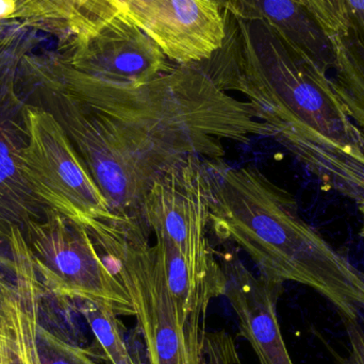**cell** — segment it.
I'll use <instances>...</instances> for the list:
<instances>
[{
  "label": "cell",
  "mask_w": 364,
  "mask_h": 364,
  "mask_svg": "<svg viewBox=\"0 0 364 364\" xmlns=\"http://www.w3.org/2000/svg\"><path fill=\"white\" fill-rule=\"evenodd\" d=\"M0 364H6V363H4V361H2L1 359H0Z\"/></svg>",
  "instance_id": "25"
},
{
  "label": "cell",
  "mask_w": 364,
  "mask_h": 364,
  "mask_svg": "<svg viewBox=\"0 0 364 364\" xmlns=\"http://www.w3.org/2000/svg\"><path fill=\"white\" fill-rule=\"evenodd\" d=\"M55 51L77 72L122 87L146 85L176 66L121 12L105 19L87 36L60 44Z\"/></svg>",
  "instance_id": "8"
},
{
  "label": "cell",
  "mask_w": 364,
  "mask_h": 364,
  "mask_svg": "<svg viewBox=\"0 0 364 364\" xmlns=\"http://www.w3.org/2000/svg\"><path fill=\"white\" fill-rule=\"evenodd\" d=\"M331 38L350 36L346 0H299Z\"/></svg>",
  "instance_id": "18"
},
{
  "label": "cell",
  "mask_w": 364,
  "mask_h": 364,
  "mask_svg": "<svg viewBox=\"0 0 364 364\" xmlns=\"http://www.w3.org/2000/svg\"><path fill=\"white\" fill-rule=\"evenodd\" d=\"M203 364H241L235 340L226 331L208 333Z\"/></svg>",
  "instance_id": "19"
},
{
  "label": "cell",
  "mask_w": 364,
  "mask_h": 364,
  "mask_svg": "<svg viewBox=\"0 0 364 364\" xmlns=\"http://www.w3.org/2000/svg\"><path fill=\"white\" fill-rule=\"evenodd\" d=\"M15 263L10 237L0 232V289L14 282Z\"/></svg>",
  "instance_id": "23"
},
{
  "label": "cell",
  "mask_w": 364,
  "mask_h": 364,
  "mask_svg": "<svg viewBox=\"0 0 364 364\" xmlns=\"http://www.w3.org/2000/svg\"><path fill=\"white\" fill-rule=\"evenodd\" d=\"M12 284L0 289V359L6 364H14V342L4 308V295Z\"/></svg>",
  "instance_id": "21"
},
{
  "label": "cell",
  "mask_w": 364,
  "mask_h": 364,
  "mask_svg": "<svg viewBox=\"0 0 364 364\" xmlns=\"http://www.w3.org/2000/svg\"><path fill=\"white\" fill-rule=\"evenodd\" d=\"M74 6L85 23L111 8L121 12L176 64L208 61L226 36L224 15L213 0H74Z\"/></svg>",
  "instance_id": "7"
},
{
  "label": "cell",
  "mask_w": 364,
  "mask_h": 364,
  "mask_svg": "<svg viewBox=\"0 0 364 364\" xmlns=\"http://www.w3.org/2000/svg\"><path fill=\"white\" fill-rule=\"evenodd\" d=\"M19 80L59 122L117 218L141 222L151 186L188 158L222 159L224 141L269 138L250 102L230 95L205 62L122 87L77 72L55 50L31 51Z\"/></svg>",
  "instance_id": "1"
},
{
  "label": "cell",
  "mask_w": 364,
  "mask_h": 364,
  "mask_svg": "<svg viewBox=\"0 0 364 364\" xmlns=\"http://www.w3.org/2000/svg\"><path fill=\"white\" fill-rule=\"evenodd\" d=\"M25 106L17 93L0 97V232L8 235L13 227L23 231L46 209L21 172V151L27 139Z\"/></svg>",
  "instance_id": "11"
},
{
  "label": "cell",
  "mask_w": 364,
  "mask_h": 364,
  "mask_svg": "<svg viewBox=\"0 0 364 364\" xmlns=\"http://www.w3.org/2000/svg\"><path fill=\"white\" fill-rule=\"evenodd\" d=\"M350 17V38L364 53V0H346Z\"/></svg>",
  "instance_id": "22"
},
{
  "label": "cell",
  "mask_w": 364,
  "mask_h": 364,
  "mask_svg": "<svg viewBox=\"0 0 364 364\" xmlns=\"http://www.w3.org/2000/svg\"><path fill=\"white\" fill-rule=\"evenodd\" d=\"M141 222L193 259L216 256L208 240L209 201L203 159L190 157L158 179L145 197Z\"/></svg>",
  "instance_id": "9"
},
{
  "label": "cell",
  "mask_w": 364,
  "mask_h": 364,
  "mask_svg": "<svg viewBox=\"0 0 364 364\" xmlns=\"http://www.w3.org/2000/svg\"><path fill=\"white\" fill-rule=\"evenodd\" d=\"M216 256L226 276L228 299L237 318L240 335L250 344L260 364H294L278 322L282 282L256 276L240 258L237 247L222 243Z\"/></svg>",
  "instance_id": "10"
},
{
  "label": "cell",
  "mask_w": 364,
  "mask_h": 364,
  "mask_svg": "<svg viewBox=\"0 0 364 364\" xmlns=\"http://www.w3.org/2000/svg\"><path fill=\"white\" fill-rule=\"evenodd\" d=\"M1 25H2V23H0V28H1Z\"/></svg>",
  "instance_id": "26"
},
{
  "label": "cell",
  "mask_w": 364,
  "mask_h": 364,
  "mask_svg": "<svg viewBox=\"0 0 364 364\" xmlns=\"http://www.w3.org/2000/svg\"><path fill=\"white\" fill-rule=\"evenodd\" d=\"M11 21L57 38L79 32L74 0H9Z\"/></svg>",
  "instance_id": "15"
},
{
  "label": "cell",
  "mask_w": 364,
  "mask_h": 364,
  "mask_svg": "<svg viewBox=\"0 0 364 364\" xmlns=\"http://www.w3.org/2000/svg\"><path fill=\"white\" fill-rule=\"evenodd\" d=\"M223 15L222 48L205 61L214 78L243 94L269 138L324 188L364 205V143L328 70L297 55L265 23Z\"/></svg>",
  "instance_id": "2"
},
{
  "label": "cell",
  "mask_w": 364,
  "mask_h": 364,
  "mask_svg": "<svg viewBox=\"0 0 364 364\" xmlns=\"http://www.w3.org/2000/svg\"><path fill=\"white\" fill-rule=\"evenodd\" d=\"M38 348L42 364H98L89 350L60 339L38 325Z\"/></svg>",
  "instance_id": "17"
},
{
  "label": "cell",
  "mask_w": 364,
  "mask_h": 364,
  "mask_svg": "<svg viewBox=\"0 0 364 364\" xmlns=\"http://www.w3.org/2000/svg\"><path fill=\"white\" fill-rule=\"evenodd\" d=\"M40 295L34 280L23 279L6 296L4 307L14 342V364H42L38 348Z\"/></svg>",
  "instance_id": "13"
},
{
  "label": "cell",
  "mask_w": 364,
  "mask_h": 364,
  "mask_svg": "<svg viewBox=\"0 0 364 364\" xmlns=\"http://www.w3.org/2000/svg\"><path fill=\"white\" fill-rule=\"evenodd\" d=\"M224 12L269 26L293 51L329 70L333 45L309 11L296 0H213Z\"/></svg>",
  "instance_id": "12"
},
{
  "label": "cell",
  "mask_w": 364,
  "mask_h": 364,
  "mask_svg": "<svg viewBox=\"0 0 364 364\" xmlns=\"http://www.w3.org/2000/svg\"><path fill=\"white\" fill-rule=\"evenodd\" d=\"M134 307L149 364H203L207 325H181L168 288L164 246L140 220L113 218L90 231Z\"/></svg>",
  "instance_id": "4"
},
{
  "label": "cell",
  "mask_w": 364,
  "mask_h": 364,
  "mask_svg": "<svg viewBox=\"0 0 364 364\" xmlns=\"http://www.w3.org/2000/svg\"><path fill=\"white\" fill-rule=\"evenodd\" d=\"M25 124L21 168L34 196L87 230L115 218L55 117L41 106L26 104Z\"/></svg>",
  "instance_id": "6"
},
{
  "label": "cell",
  "mask_w": 364,
  "mask_h": 364,
  "mask_svg": "<svg viewBox=\"0 0 364 364\" xmlns=\"http://www.w3.org/2000/svg\"><path fill=\"white\" fill-rule=\"evenodd\" d=\"M331 41L333 87L364 143V53L350 36L333 38Z\"/></svg>",
  "instance_id": "14"
},
{
  "label": "cell",
  "mask_w": 364,
  "mask_h": 364,
  "mask_svg": "<svg viewBox=\"0 0 364 364\" xmlns=\"http://www.w3.org/2000/svg\"><path fill=\"white\" fill-rule=\"evenodd\" d=\"M359 211H360L361 216H363V227H361L360 235L364 241V205H359Z\"/></svg>",
  "instance_id": "24"
},
{
  "label": "cell",
  "mask_w": 364,
  "mask_h": 364,
  "mask_svg": "<svg viewBox=\"0 0 364 364\" xmlns=\"http://www.w3.org/2000/svg\"><path fill=\"white\" fill-rule=\"evenodd\" d=\"M342 323L346 327V335L350 342V350L348 356H338L333 350L338 364H364V327L360 323L350 318H341Z\"/></svg>",
  "instance_id": "20"
},
{
  "label": "cell",
  "mask_w": 364,
  "mask_h": 364,
  "mask_svg": "<svg viewBox=\"0 0 364 364\" xmlns=\"http://www.w3.org/2000/svg\"><path fill=\"white\" fill-rule=\"evenodd\" d=\"M79 311L95 338L102 358L108 364H143L126 339L125 328L114 310L102 304L79 301Z\"/></svg>",
  "instance_id": "16"
},
{
  "label": "cell",
  "mask_w": 364,
  "mask_h": 364,
  "mask_svg": "<svg viewBox=\"0 0 364 364\" xmlns=\"http://www.w3.org/2000/svg\"><path fill=\"white\" fill-rule=\"evenodd\" d=\"M209 227L252 259L259 275L296 282L364 327V273L299 215L294 197L252 166L203 160Z\"/></svg>",
  "instance_id": "3"
},
{
  "label": "cell",
  "mask_w": 364,
  "mask_h": 364,
  "mask_svg": "<svg viewBox=\"0 0 364 364\" xmlns=\"http://www.w3.org/2000/svg\"><path fill=\"white\" fill-rule=\"evenodd\" d=\"M41 286L65 301H93L134 316L125 288L85 226L46 208L23 231Z\"/></svg>",
  "instance_id": "5"
}]
</instances>
